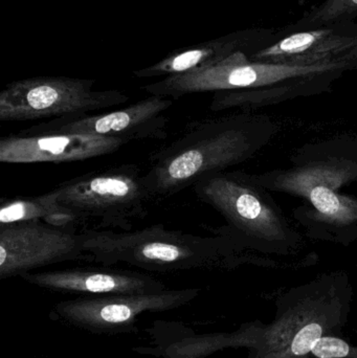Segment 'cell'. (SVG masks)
<instances>
[{
    "label": "cell",
    "mask_w": 357,
    "mask_h": 358,
    "mask_svg": "<svg viewBox=\"0 0 357 358\" xmlns=\"http://www.w3.org/2000/svg\"><path fill=\"white\" fill-rule=\"evenodd\" d=\"M351 66L354 65L346 60L308 66L259 62L238 50L212 66L171 76L143 90L150 96L172 99L215 92L211 103L213 111L254 108L314 92L316 87H321L319 82Z\"/></svg>",
    "instance_id": "obj_1"
},
{
    "label": "cell",
    "mask_w": 357,
    "mask_h": 358,
    "mask_svg": "<svg viewBox=\"0 0 357 358\" xmlns=\"http://www.w3.org/2000/svg\"><path fill=\"white\" fill-rule=\"evenodd\" d=\"M277 130L270 117L251 113L190 124L177 140L152 153L145 182L153 198L175 195L205 176L251 159Z\"/></svg>",
    "instance_id": "obj_2"
},
{
    "label": "cell",
    "mask_w": 357,
    "mask_h": 358,
    "mask_svg": "<svg viewBox=\"0 0 357 358\" xmlns=\"http://www.w3.org/2000/svg\"><path fill=\"white\" fill-rule=\"evenodd\" d=\"M85 261L111 266L126 263L151 273L235 266L236 243L226 236L201 237L156 224L138 231L83 229Z\"/></svg>",
    "instance_id": "obj_3"
},
{
    "label": "cell",
    "mask_w": 357,
    "mask_h": 358,
    "mask_svg": "<svg viewBox=\"0 0 357 358\" xmlns=\"http://www.w3.org/2000/svg\"><path fill=\"white\" fill-rule=\"evenodd\" d=\"M354 290L343 273H325L291 288L276 301L274 321L264 326L247 358H312L316 343L341 336L349 320Z\"/></svg>",
    "instance_id": "obj_4"
},
{
    "label": "cell",
    "mask_w": 357,
    "mask_h": 358,
    "mask_svg": "<svg viewBox=\"0 0 357 358\" xmlns=\"http://www.w3.org/2000/svg\"><path fill=\"white\" fill-rule=\"evenodd\" d=\"M247 176L265 189L302 198L310 222L335 231L357 225V198L341 193L345 185L357 180L356 142L339 140L307 147L296 155L289 169Z\"/></svg>",
    "instance_id": "obj_5"
},
{
    "label": "cell",
    "mask_w": 357,
    "mask_h": 358,
    "mask_svg": "<svg viewBox=\"0 0 357 358\" xmlns=\"http://www.w3.org/2000/svg\"><path fill=\"white\" fill-rule=\"evenodd\" d=\"M193 187L201 201L226 219L230 229L224 236L237 245L277 255H289L299 248V234L291 229L272 196L247 173L217 172Z\"/></svg>",
    "instance_id": "obj_6"
},
{
    "label": "cell",
    "mask_w": 357,
    "mask_h": 358,
    "mask_svg": "<svg viewBox=\"0 0 357 358\" xmlns=\"http://www.w3.org/2000/svg\"><path fill=\"white\" fill-rule=\"evenodd\" d=\"M58 200L84 229L132 231L153 199L145 174L133 164L90 172L56 187ZM83 231V229H82Z\"/></svg>",
    "instance_id": "obj_7"
},
{
    "label": "cell",
    "mask_w": 357,
    "mask_h": 358,
    "mask_svg": "<svg viewBox=\"0 0 357 358\" xmlns=\"http://www.w3.org/2000/svg\"><path fill=\"white\" fill-rule=\"evenodd\" d=\"M96 81L69 77H35L8 84L0 92V121L80 117L125 104L119 90H94Z\"/></svg>",
    "instance_id": "obj_8"
},
{
    "label": "cell",
    "mask_w": 357,
    "mask_h": 358,
    "mask_svg": "<svg viewBox=\"0 0 357 358\" xmlns=\"http://www.w3.org/2000/svg\"><path fill=\"white\" fill-rule=\"evenodd\" d=\"M199 294L198 288H186L149 294L79 296L57 303L50 319L98 336L136 334L138 317L143 313L180 308Z\"/></svg>",
    "instance_id": "obj_9"
},
{
    "label": "cell",
    "mask_w": 357,
    "mask_h": 358,
    "mask_svg": "<svg viewBox=\"0 0 357 358\" xmlns=\"http://www.w3.org/2000/svg\"><path fill=\"white\" fill-rule=\"evenodd\" d=\"M85 260L81 234L42 221L0 224V280L65 261Z\"/></svg>",
    "instance_id": "obj_10"
},
{
    "label": "cell",
    "mask_w": 357,
    "mask_h": 358,
    "mask_svg": "<svg viewBox=\"0 0 357 358\" xmlns=\"http://www.w3.org/2000/svg\"><path fill=\"white\" fill-rule=\"evenodd\" d=\"M173 101L150 96L121 110L80 117H57L22 130L23 136L73 134L105 136L131 141L159 140L167 136L169 120L165 117Z\"/></svg>",
    "instance_id": "obj_11"
},
{
    "label": "cell",
    "mask_w": 357,
    "mask_h": 358,
    "mask_svg": "<svg viewBox=\"0 0 357 358\" xmlns=\"http://www.w3.org/2000/svg\"><path fill=\"white\" fill-rule=\"evenodd\" d=\"M265 324L260 321L242 324L236 331L196 334L175 322L155 321L147 329L149 346L138 347L134 352L153 358H207L228 348H256Z\"/></svg>",
    "instance_id": "obj_12"
},
{
    "label": "cell",
    "mask_w": 357,
    "mask_h": 358,
    "mask_svg": "<svg viewBox=\"0 0 357 358\" xmlns=\"http://www.w3.org/2000/svg\"><path fill=\"white\" fill-rule=\"evenodd\" d=\"M127 140L73 134H10L0 141V162L6 164L73 163L119 150Z\"/></svg>",
    "instance_id": "obj_13"
},
{
    "label": "cell",
    "mask_w": 357,
    "mask_h": 358,
    "mask_svg": "<svg viewBox=\"0 0 357 358\" xmlns=\"http://www.w3.org/2000/svg\"><path fill=\"white\" fill-rule=\"evenodd\" d=\"M20 278L50 292L82 296L149 294L167 289L163 282L146 273L94 267L27 273Z\"/></svg>",
    "instance_id": "obj_14"
},
{
    "label": "cell",
    "mask_w": 357,
    "mask_h": 358,
    "mask_svg": "<svg viewBox=\"0 0 357 358\" xmlns=\"http://www.w3.org/2000/svg\"><path fill=\"white\" fill-rule=\"evenodd\" d=\"M356 42L357 35L341 33L335 27H320L287 36L256 52L252 58L259 62L308 66L343 60Z\"/></svg>",
    "instance_id": "obj_15"
},
{
    "label": "cell",
    "mask_w": 357,
    "mask_h": 358,
    "mask_svg": "<svg viewBox=\"0 0 357 358\" xmlns=\"http://www.w3.org/2000/svg\"><path fill=\"white\" fill-rule=\"evenodd\" d=\"M238 50V40L231 37L203 42L190 48H180L146 69L133 73L140 79L171 77L212 66Z\"/></svg>",
    "instance_id": "obj_16"
},
{
    "label": "cell",
    "mask_w": 357,
    "mask_h": 358,
    "mask_svg": "<svg viewBox=\"0 0 357 358\" xmlns=\"http://www.w3.org/2000/svg\"><path fill=\"white\" fill-rule=\"evenodd\" d=\"M23 221H44L64 229L77 227L75 217L59 202L56 189L36 197L2 200L0 224Z\"/></svg>",
    "instance_id": "obj_17"
},
{
    "label": "cell",
    "mask_w": 357,
    "mask_h": 358,
    "mask_svg": "<svg viewBox=\"0 0 357 358\" xmlns=\"http://www.w3.org/2000/svg\"><path fill=\"white\" fill-rule=\"evenodd\" d=\"M357 16V0H326L312 8L300 21L298 27L314 29L339 25Z\"/></svg>",
    "instance_id": "obj_18"
},
{
    "label": "cell",
    "mask_w": 357,
    "mask_h": 358,
    "mask_svg": "<svg viewBox=\"0 0 357 358\" xmlns=\"http://www.w3.org/2000/svg\"><path fill=\"white\" fill-rule=\"evenodd\" d=\"M312 358H357V346L339 336H327L321 338L312 349Z\"/></svg>",
    "instance_id": "obj_19"
},
{
    "label": "cell",
    "mask_w": 357,
    "mask_h": 358,
    "mask_svg": "<svg viewBox=\"0 0 357 358\" xmlns=\"http://www.w3.org/2000/svg\"><path fill=\"white\" fill-rule=\"evenodd\" d=\"M343 60L348 61V62L352 63L354 66L357 64V42L354 48L350 50L345 56L343 57Z\"/></svg>",
    "instance_id": "obj_20"
}]
</instances>
